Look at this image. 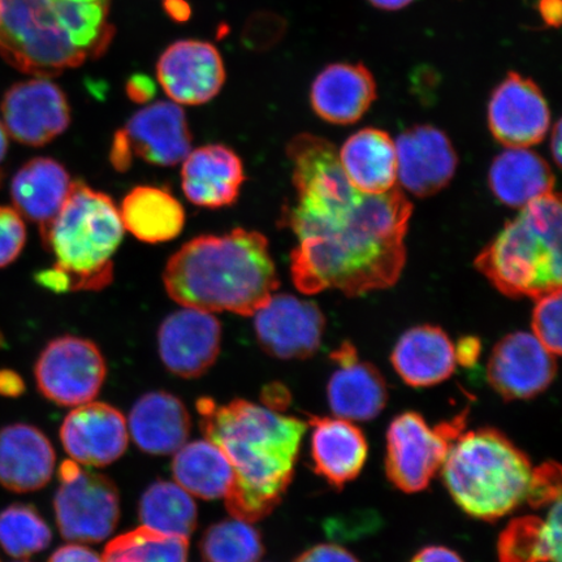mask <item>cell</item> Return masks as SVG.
Listing matches in <instances>:
<instances>
[{
	"label": "cell",
	"mask_w": 562,
	"mask_h": 562,
	"mask_svg": "<svg viewBox=\"0 0 562 562\" xmlns=\"http://www.w3.org/2000/svg\"><path fill=\"white\" fill-rule=\"evenodd\" d=\"M284 32L283 19L269 12L256 13L245 26L244 42L255 50H263L278 44Z\"/></svg>",
	"instance_id": "40"
},
{
	"label": "cell",
	"mask_w": 562,
	"mask_h": 562,
	"mask_svg": "<svg viewBox=\"0 0 562 562\" xmlns=\"http://www.w3.org/2000/svg\"><path fill=\"white\" fill-rule=\"evenodd\" d=\"M369 2L376 7L378 10L383 11H398L405 9L414 2V0H369Z\"/></svg>",
	"instance_id": "51"
},
{
	"label": "cell",
	"mask_w": 562,
	"mask_h": 562,
	"mask_svg": "<svg viewBox=\"0 0 562 562\" xmlns=\"http://www.w3.org/2000/svg\"><path fill=\"white\" fill-rule=\"evenodd\" d=\"M561 200L548 193L521 209L475 259L505 296L540 299L561 290Z\"/></svg>",
	"instance_id": "7"
},
{
	"label": "cell",
	"mask_w": 562,
	"mask_h": 562,
	"mask_svg": "<svg viewBox=\"0 0 562 562\" xmlns=\"http://www.w3.org/2000/svg\"><path fill=\"white\" fill-rule=\"evenodd\" d=\"M557 356L532 334L515 333L496 344L488 361V382L507 402L543 393L557 376Z\"/></svg>",
	"instance_id": "14"
},
{
	"label": "cell",
	"mask_w": 562,
	"mask_h": 562,
	"mask_svg": "<svg viewBox=\"0 0 562 562\" xmlns=\"http://www.w3.org/2000/svg\"><path fill=\"white\" fill-rule=\"evenodd\" d=\"M189 539L139 527L105 547L104 562H187Z\"/></svg>",
	"instance_id": "34"
},
{
	"label": "cell",
	"mask_w": 562,
	"mask_h": 562,
	"mask_svg": "<svg viewBox=\"0 0 562 562\" xmlns=\"http://www.w3.org/2000/svg\"><path fill=\"white\" fill-rule=\"evenodd\" d=\"M331 358L337 369L327 384L329 409L336 417L351 422L376 418L389 402V390L381 371L360 361L350 342H342Z\"/></svg>",
	"instance_id": "19"
},
{
	"label": "cell",
	"mask_w": 562,
	"mask_h": 562,
	"mask_svg": "<svg viewBox=\"0 0 562 562\" xmlns=\"http://www.w3.org/2000/svg\"><path fill=\"white\" fill-rule=\"evenodd\" d=\"M158 81L175 103L196 105L220 94L226 69L217 48L207 42L179 41L167 48L157 66Z\"/></svg>",
	"instance_id": "16"
},
{
	"label": "cell",
	"mask_w": 562,
	"mask_h": 562,
	"mask_svg": "<svg viewBox=\"0 0 562 562\" xmlns=\"http://www.w3.org/2000/svg\"><path fill=\"white\" fill-rule=\"evenodd\" d=\"M391 361L407 385L426 389L451 378L456 369L454 347L441 328L418 326L400 337Z\"/></svg>",
	"instance_id": "26"
},
{
	"label": "cell",
	"mask_w": 562,
	"mask_h": 562,
	"mask_svg": "<svg viewBox=\"0 0 562 562\" xmlns=\"http://www.w3.org/2000/svg\"><path fill=\"white\" fill-rule=\"evenodd\" d=\"M55 451L37 427L15 424L0 430V484L16 494L38 491L50 482Z\"/></svg>",
	"instance_id": "23"
},
{
	"label": "cell",
	"mask_w": 562,
	"mask_h": 562,
	"mask_svg": "<svg viewBox=\"0 0 562 562\" xmlns=\"http://www.w3.org/2000/svg\"><path fill=\"white\" fill-rule=\"evenodd\" d=\"M411 562H465L451 548L428 546L420 550Z\"/></svg>",
	"instance_id": "47"
},
{
	"label": "cell",
	"mask_w": 562,
	"mask_h": 562,
	"mask_svg": "<svg viewBox=\"0 0 562 562\" xmlns=\"http://www.w3.org/2000/svg\"><path fill=\"white\" fill-rule=\"evenodd\" d=\"M182 191L194 205L223 209L234 205L245 180L240 157L224 145H206L182 160Z\"/></svg>",
	"instance_id": "21"
},
{
	"label": "cell",
	"mask_w": 562,
	"mask_h": 562,
	"mask_svg": "<svg viewBox=\"0 0 562 562\" xmlns=\"http://www.w3.org/2000/svg\"><path fill=\"white\" fill-rule=\"evenodd\" d=\"M164 283L182 307L243 316L255 315L279 288L269 241L244 228L182 245L166 266Z\"/></svg>",
	"instance_id": "3"
},
{
	"label": "cell",
	"mask_w": 562,
	"mask_h": 562,
	"mask_svg": "<svg viewBox=\"0 0 562 562\" xmlns=\"http://www.w3.org/2000/svg\"><path fill=\"white\" fill-rule=\"evenodd\" d=\"M172 473L180 487L203 501L226 497L234 482L227 457L209 440L182 446L176 452Z\"/></svg>",
	"instance_id": "32"
},
{
	"label": "cell",
	"mask_w": 562,
	"mask_h": 562,
	"mask_svg": "<svg viewBox=\"0 0 562 562\" xmlns=\"http://www.w3.org/2000/svg\"><path fill=\"white\" fill-rule=\"evenodd\" d=\"M376 100V82L362 65L335 63L316 76L311 101L315 114L337 125L353 124Z\"/></svg>",
	"instance_id": "22"
},
{
	"label": "cell",
	"mask_w": 562,
	"mask_h": 562,
	"mask_svg": "<svg viewBox=\"0 0 562 562\" xmlns=\"http://www.w3.org/2000/svg\"><path fill=\"white\" fill-rule=\"evenodd\" d=\"M532 469L529 457L502 431L484 427L453 441L441 474L461 510L492 522L526 502Z\"/></svg>",
	"instance_id": "6"
},
{
	"label": "cell",
	"mask_w": 562,
	"mask_h": 562,
	"mask_svg": "<svg viewBox=\"0 0 562 562\" xmlns=\"http://www.w3.org/2000/svg\"><path fill=\"white\" fill-rule=\"evenodd\" d=\"M48 562H104L90 548L79 544H68L56 550Z\"/></svg>",
	"instance_id": "44"
},
{
	"label": "cell",
	"mask_w": 562,
	"mask_h": 562,
	"mask_svg": "<svg viewBox=\"0 0 562 562\" xmlns=\"http://www.w3.org/2000/svg\"><path fill=\"white\" fill-rule=\"evenodd\" d=\"M5 132L26 146L50 144L70 124V108L65 91L50 79L18 82L7 90L2 101Z\"/></svg>",
	"instance_id": "11"
},
{
	"label": "cell",
	"mask_w": 562,
	"mask_h": 562,
	"mask_svg": "<svg viewBox=\"0 0 562 562\" xmlns=\"http://www.w3.org/2000/svg\"><path fill=\"white\" fill-rule=\"evenodd\" d=\"M165 11L176 23H186L192 15L191 5L187 0H165Z\"/></svg>",
	"instance_id": "50"
},
{
	"label": "cell",
	"mask_w": 562,
	"mask_h": 562,
	"mask_svg": "<svg viewBox=\"0 0 562 562\" xmlns=\"http://www.w3.org/2000/svg\"><path fill=\"white\" fill-rule=\"evenodd\" d=\"M538 12L546 25L559 27L562 20V0H538Z\"/></svg>",
	"instance_id": "49"
},
{
	"label": "cell",
	"mask_w": 562,
	"mask_h": 562,
	"mask_svg": "<svg viewBox=\"0 0 562 562\" xmlns=\"http://www.w3.org/2000/svg\"><path fill=\"white\" fill-rule=\"evenodd\" d=\"M192 430L191 414L168 392H150L137 400L130 414V431L140 451L171 454L186 445Z\"/></svg>",
	"instance_id": "25"
},
{
	"label": "cell",
	"mask_w": 562,
	"mask_h": 562,
	"mask_svg": "<svg viewBox=\"0 0 562 562\" xmlns=\"http://www.w3.org/2000/svg\"><path fill=\"white\" fill-rule=\"evenodd\" d=\"M133 157H135V153H133L128 136L124 130H119L112 139L110 150L112 167L119 172H126L132 167Z\"/></svg>",
	"instance_id": "42"
},
{
	"label": "cell",
	"mask_w": 562,
	"mask_h": 562,
	"mask_svg": "<svg viewBox=\"0 0 562 562\" xmlns=\"http://www.w3.org/2000/svg\"><path fill=\"white\" fill-rule=\"evenodd\" d=\"M561 122L559 121L557 124H554L551 138L552 157L554 161H557L558 166H561Z\"/></svg>",
	"instance_id": "52"
},
{
	"label": "cell",
	"mask_w": 562,
	"mask_h": 562,
	"mask_svg": "<svg viewBox=\"0 0 562 562\" xmlns=\"http://www.w3.org/2000/svg\"><path fill=\"white\" fill-rule=\"evenodd\" d=\"M397 180L414 195L430 196L453 179L457 154L445 132L432 125H417L397 138Z\"/></svg>",
	"instance_id": "17"
},
{
	"label": "cell",
	"mask_w": 562,
	"mask_h": 562,
	"mask_svg": "<svg viewBox=\"0 0 562 562\" xmlns=\"http://www.w3.org/2000/svg\"><path fill=\"white\" fill-rule=\"evenodd\" d=\"M25 383L18 372L0 370V396L18 397L23 395Z\"/></svg>",
	"instance_id": "48"
},
{
	"label": "cell",
	"mask_w": 562,
	"mask_h": 562,
	"mask_svg": "<svg viewBox=\"0 0 562 562\" xmlns=\"http://www.w3.org/2000/svg\"><path fill=\"white\" fill-rule=\"evenodd\" d=\"M294 562H360L353 554L336 544H318L301 553Z\"/></svg>",
	"instance_id": "41"
},
{
	"label": "cell",
	"mask_w": 562,
	"mask_h": 562,
	"mask_svg": "<svg viewBox=\"0 0 562 562\" xmlns=\"http://www.w3.org/2000/svg\"><path fill=\"white\" fill-rule=\"evenodd\" d=\"M60 440L76 462L105 467L115 462L128 447V426L116 407L88 403L70 412L60 427Z\"/></svg>",
	"instance_id": "18"
},
{
	"label": "cell",
	"mask_w": 562,
	"mask_h": 562,
	"mask_svg": "<svg viewBox=\"0 0 562 562\" xmlns=\"http://www.w3.org/2000/svg\"><path fill=\"white\" fill-rule=\"evenodd\" d=\"M138 516L147 529L189 539L196 526V507L179 484L158 481L140 497Z\"/></svg>",
	"instance_id": "33"
},
{
	"label": "cell",
	"mask_w": 562,
	"mask_h": 562,
	"mask_svg": "<svg viewBox=\"0 0 562 562\" xmlns=\"http://www.w3.org/2000/svg\"><path fill=\"white\" fill-rule=\"evenodd\" d=\"M26 241V228L16 210L0 206V269L16 261Z\"/></svg>",
	"instance_id": "39"
},
{
	"label": "cell",
	"mask_w": 562,
	"mask_h": 562,
	"mask_svg": "<svg viewBox=\"0 0 562 562\" xmlns=\"http://www.w3.org/2000/svg\"><path fill=\"white\" fill-rule=\"evenodd\" d=\"M532 331L552 355H561V290L538 299L532 314Z\"/></svg>",
	"instance_id": "37"
},
{
	"label": "cell",
	"mask_w": 562,
	"mask_h": 562,
	"mask_svg": "<svg viewBox=\"0 0 562 562\" xmlns=\"http://www.w3.org/2000/svg\"><path fill=\"white\" fill-rule=\"evenodd\" d=\"M200 550L206 562H258L265 553L261 533L237 518L211 526Z\"/></svg>",
	"instance_id": "35"
},
{
	"label": "cell",
	"mask_w": 562,
	"mask_h": 562,
	"mask_svg": "<svg viewBox=\"0 0 562 562\" xmlns=\"http://www.w3.org/2000/svg\"><path fill=\"white\" fill-rule=\"evenodd\" d=\"M465 426L467 414L437 427L417 412L398 414L386 431L385 472L393 486L406 494L430 486Z\"/></svg>",
	"instance_id": "8"
},
{
	"label": "cell",
	"mask_w": 562,
	"mask_h": 562,
	"mask_svg": "<svg viewBox=\"0 0 562 562\" xmlns=\"http://www.w3.org/2000/svg\"><path fill=\"white\" fill-rule=\"evenodd\" d=\"M52 530L32 505L13 504L0 512V547L16 559L31 558L52 543Z\"/></svg>",
	"instance_id": "36"
},
{
	"label": "cell",
	"mask_w": 562,
	"mask_h": 562,
	"mask_svg": "<svg viewBox=\"0 0 562 562\" xmlns=\"http://www.w3.org/2000/svg\"><path fill=\"white\" fill-rule=\"evenodd\" d=\"M490 188L496 199L513 209H522L533 200L553 192L554 175L537 153L508 149L492 161Z\"/></svg>",
	"instance_id": "30"
},
{
	"label": "cell",
	"mask_w": 562,
	"mask_h": 562,
	"mask_svg": "<svg viewBox=\"0 0 562 562\" xmlns=\"http://www.w3.org/2000/svg\"><path fill=\"white\" fill-rule=\"evenodd\" d=\"M261 397L267 409L278 413L286 409L292 400L291 393L286 390V386L279 383L266 385Z\"/></svg>",
	"instance_id": "46"
},
{
	"label": "cell",
	"mask_w": 562,
	"mask_h": 562,
	"mask_svg": "<svg viewBox=\"0 0 562 562\" xmlns=\"http://www.w3.org/2000/svg\"><path fill=\"white\" fill-rule=\"evenodd\" d=\"M482 344L477 337L465 336L454 348L456 363L463 368H472L480 360Z\"/></svg>",
	"instance_id": "45"
},
{
	"label": "cell",
	"mask_w": 562,
	"mask_h": 562,
	"mask_svg": "<svg viewBox=\"0 0 562 562\" xmlns=\"http://www.w3.org/2000/svg\"><path fill=\"white\" fill-rule=\"evenodd\" d=\"M66 167L52 158H34L13 176L11 195L18 213L31 222L47 226L66 202L70 191Z\"/></svg>",
	"instance_id": "27"
},
{
	"label": "cell",
	"mask_w": 562,
	"mask_h": 562,
	"mask_svg": "<svg viewBox=\"0 0 562 562\" xmlns=\"http://www.w3.org/2000/svg\"><path fill=\"white\" fill-rule=\"evenodd\" d=\"M221 346V322L199 308H181L159 327V356L176 376L194 379L205 374L220 357Z\"/></svg>",
	"instance_id": "15"
},
{
	"label": "cell",
	"mask_w": 562,
	"mask_h": 562,
	"mask_svg": "<svg viewBox=\"0 0 562 562\" xmlns=\"http://www.w3.org/2000/svg\"><path fill=\"white\" fill-rule=\"evenodd\" d=\"M259 346L280 360H305L318 351L326 319L318 305L291 294H272L252 315Z\"/></svg>",
	"instance_id": "12"
},
{
	"label": "cell",
	"mask_w": 562,
	"mask_h": 562,
	"mask_svg": "<svg viewBox=\"0 0 562 562\" xmlns=\"http://www.w3.org/2000/svg\"><path fill=\"white\" fill-rule=\"evenodd\" d=\"M348 180L358 191L382 194L397 181L396 147L389 133L367 128L351 136L339 151Z\"/></svg>",
	"instance_id": "28"
},
{
	"label": "cell",
	"mask_w": 562,
	"mask_h": 562,
	"mask_svg": "<svg viewBox=\"0 0 562 562\" xmlns=\"http://www.w3.org/2000/svg\"><path fill=\"white\" fill-rule=\"evenodd\" d=\"M56 263L35 281L53 292L102 291L114 280V257L124 226L114 201L74 181L59 213L41 228Z\"/></svg>",
	"instance_id": "5"
},
{
	"label": "cell",
	"mask_w": 562,
	"mask_h": 562,
	"mask_svg": "<svg viewBox=\"0 0 562 562\" xmlns=\"http://www.w3.org/2000/svg\"><path fill=\"white\" fill-rule=\"evenodd\" d=\"M488 125L492 136L509 149H527L539 144L551 125V112L542 90L531 79L509 72L492 91Z\"/></svg>",
	"instance_id": "13"
},
{
	"label": "cell",
	"mask_w": 562,
	"mask_h": 562,
	"mask_svg": "<svg viewBox=\"0 0 562 562\" xmlns=\"http://www.w3.org/2000/svg\"><path fill=\"white\" fill-rule=\"evenodd\" d=\"M125 93L132 102L146 104L156 97L157 83L149 76L136 74L126 81Z\"/></svg>",
	"instance_id": "43"
},
{
	"label": "cell",
	"mask_w": 562,
	"mask_h": 562,
	"mask_svg": "<svg viewBox=\"0 0 562 562\" xmlns=\"http://www.w3.org/2000/svg\"><path fill=\"white\" fill-rule=\"evenodd\" d=\"M312 460L315 473L333 487L355 481L368 460L364 434L353 422L339 417H313Z\"/></svg>",
	"instance_id": "24"
},
{
	"label": "cell",
	"mask_w": 562,
	"mask_h": 562,
	"mask_svg": "<svg viewBox=\"0 0 562 562\" xmlns=\"http://www.w3.org/2000/svg\"><path fill=\"white\" fill-rule=\"evenodd\" d=\"M3 346H4V339H3L2 334H0V347H3Z\"/></svg>",
	"instance_id": "54"
},
{
	"label": "cell",
	"mask_w": 562,
	"mask_h": 562,
	"mask_svg": "<svg viewBox=\"0 0 562 562\" xmlns=\"http://www.w3.org/2000/svg\"><path fill=\"white\" fill-rule=\"evenodd\" d=\"M7 149H9V139L3 123H0V164L5 158Z\"/></svg>",
	"instance_id": "53"
},
{
	"label": "cell",
	"mask_w": 562,
	"mask_h": 562,
	"mask_svg": "<svg viewBox=\"0 0 562 562\" xmlns=\"http://www.w3.org/2000/svg\"><path fill=\"white\" fill-rule=\"evenodd\" d=\"M286 153L296 201L284 209L281 226L297 236L291 255L297 290L358 297L395 285L406 261L411 201L398 188L382 194L358 191L325 138L300 135Z\"/></svg>",
	"instance_id": "1"
},
{
	"label": "cell",
	"mask_w": 562,
	"mask_h": 562,
	"mask_svg": "<svg viewBox=\"0 0 562 562\" xmlns=\"http://www.w3.org/2000/svg\"><path fill=\"white\" fill-rule=\"evenodd\" d=\"M133 153L147 164L173 167L192 151V132L178 103L160 101L136 112L123 128Z\"/></svg>",
	"instance_id": "20"
},
{
	"label": "cell",
	"mask_w": 562,
	"mask_h": 562,
	"mask_svg": "<svg viewBox=\"0 0 562 562\" xmlns=\"http://www.w3.org/2000/svg\"><path fill=\"white\" fill-rule=\"evenodd\" d=\"M201 431L221 449L234 470L226 505L232 517L259 521L283 501L292 483L307 425L245 400L217 405L196 402Z\"/></svg>",
	"instance_id": "2"
},
{
	"label": "cell",
	"mask_w": 562,
	"mask_h": 562,
	"mask_svg": "<svg viewBox=\"0 0 562 562\" xmlns=\"http://www.w3.org/2000/svg\"><path fill=\"white\" fill-rule=\"evenodd\" d=\"M111 0H0V55L21 72L53 79L97 59L114 38Z\"/></svg>",
	"instance_id": "4"
},
{
	"label": "cell",
	"mask_w": 562,
	"mask_h": 562,
	"mask_svg": "<svg viewBox=\"0 0 562 562\" xmlns=\"http://www.w3.org/2000/svg\"><path fill=\"white\" fill-rule=\"evenodd\" d=\"M124 229L139 241L160 244L173 240L186 224L180 201L158 187L143 186L124 196L121 209Z\"/></svg>",
	"instance_id": "29"
},
{
	"label": "cell",
	"mask_w": 562,
	"mask_h": 562,
	"mask_svg": "<svg viewBox=\"0 0 562 562\" xmlns=\"http://www.w3.org/2000/svg\"><path fill=\"white\" fill-rule=\"evenodd\" d=\"M561 502L543 519H512L498 538V562H561Z\"/></svg>",
	"instance_id": "31"
},
{
	"label": "cell",
	"mask_w": 562,
	"mask_h": 562,
	"mask_svg": "<svg viewBox=\"0 0 562 562\" xmlns=\"http://www.w3.org/2000/svg\"><path fill=\"white\" fill-rule=\"evenodd\" d=\"M558 501H561V468L558 462L547 461L532 469L526 503L538 509Z\"/></svg>",
	"instance_id": "38"
},
{
	"label": "cell",
	"mask_w": 562,
	"mask_h": 562,
	"mask_svg": "<svg viewBox=\"0 0 562 562\" xmlns=\"http://www.w3.org/2000/svg\"><path fill=\"white\" fill-rule=\"evenodd\" d=\"M38 391L61 406L93 402L104 383L108 368L100 348L77 336L56 337L35 362Z\"/></svg>",
	"instance_id": "10"
},
{
	"label": "cell",
	"mask_w": 562,
	"mask_h": 562,
	"mask_svg": "<svg viewBox=\"0 0 562 562\" xmlns=\"http://www.w3.org/2000/svg\"><path fill=\"white\" fill-rule=\"evenodd\" d=\"M59 480L54 509L61 537L79 543L108 539L121 518V496L115 483L70 460L61 463Z\"/></svg>",
	"instance_id": "9"
}]
</instances>
